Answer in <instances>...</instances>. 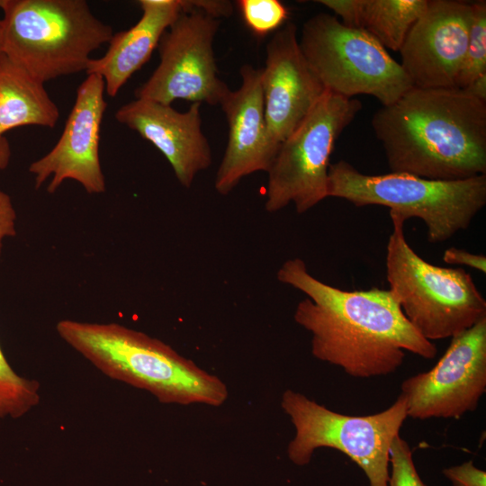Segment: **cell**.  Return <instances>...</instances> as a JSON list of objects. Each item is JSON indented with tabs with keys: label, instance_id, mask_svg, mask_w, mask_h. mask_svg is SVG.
<instances>
[{
	"label": "cell",
	"instance_id": "28",
	"mask_svg": "<svg viewBox=\"0 0 486 486\" xmlns=\"http://www.w3.org/2000/svg\"><path fill=\"white\" fill-rule=\"evenodd\" d=\"M464 90L470 95L486 103V73L476 77Z\"/></svg>",
	"mask_w": 486,
	"mask_h": 486
},
{
	"label": "cell",
	"instance_id": "21",
	"mask_svg": "<svg viewBox=\"0 0 486 486\" xmlns=\"http://www.w3.org/2000/svg\"><path fill=\"white\" fill-rule=\"evenodd\" d=\"M36 399V387L13 370L0 347V419L20 417Z\"/></svg>",
	"mask_w": 486,
	"mask_h": 486
},
{
	"label": "cell",
	"instance_id": "2",
	"mask_svg": "<svg viewBox=\"0 0 486 486\" xmlns=\"http://www.w3.org/2000/svg\"><path fill=\"white\" fill-rule=\"evenodd\" d=\"M372 126L391 172L445 181L486 175V103L464 89L412 86Z\"/></svg>",
	"mask_w": 486,
	"mask_h": 486
},
{
	"label": "cell",
	"instance_id": "13",
	"mask_svg": "<svg viewBox=\"0 0 486 486\" xmlns=\"http://www.w3.org/2000/svg\"><path fill=\"white\" fill-rule=\"evenodd\" d=\"M472 20V3L428 0L399 50L400 64L413 86L455 87Z\"/></svg>",
	"mask_w": 486,
	"mask_h": 486
},
{
	"label": "cell",
	"instance_id": "23",
	"mask_svg": "<svg viewBox=\"0 0 486 486\" xmlns=\"http://www.w3.org/2000/svg\"><path fill=\"white\" fill-rule=\"evenodd\" d=\"M389 456L391 473L388 486H427L416 469L410 445L400 434L391 444Z\"/></svg>",
	"mask_w": 486,
	"mask_h": 486
},
{
	"label": "cell",
	"instance_id": "22",
	"mask_svg": "<svg viewBox=\"0 0 486 486\" xmlns=\"http://www.w3.org/2000/svg\"><path fill=\"white\" fill-rule=\"evenodd\" d=\"M237 5L245 24L256 36L277 31L288 18L287 8L278 0H238Z\"/></svg>",
	"mask_w": 486,
	"mask_h": 486
},
{
	"label": "cell",
	"instance_id": "18",
	"mask_svg": "<svg viewBox=\"0 0 486 486\" xmlns=\"http://www.w3.org/2000/svg\"><path fill=\"white\" fill-rule=\"evenodd\" d=\"M57 104L39 81L3 53L0 55V138L14 128H54Z\"/></svg>",
	"mask_w": 486,
	"mask_h": 486
},
{
	"label": "cell",
	"instance_id": "10",
	"mask_svg": "<svg viewBox=\"0 0 486 486\" xmlns=\"http://www.w3.org/2000/svg\"><path fill=\"white\" fill-rule=\"evenodd\" d=\"M220 20L202 11H182L163 33L160 61L150 77L135 91L136 98L171 105L177 99L220 104L230 90L218 76L213 52Z\"/></svg>",
	"mask_w": 486,
	"mask_h": 486
},
{
	"label": "cell",
	"instance_id": "3",
	"mask_svg": "<svg viewBox=\"0 0 486 486\" xmlns=\"http://www.w3.org/2000/svg\"><path fill=\"white\" fill-rule=\"evenodd\" d=\"M57 331L95 365L161 402L218 407L228 399L221 379L143 332L117 323L69 320L59 321Z\"/></svg>",
	"mask_w": 486,
	"mask_h": 486
},
{
	"label": "cell",
	"instance_id": "7",
	"mask_svg": "<svg viewBox=\"0 0 486 486\" xmlns=\"http://www.w3.org/2000/svg\"><path fill=\"white\" fill-rule=\"evenodd\" d=\"M281 407L295 429L287 446L292 464L304 466L317 449L332 448L364 471L369 486H388L390 446L407 418L401 394L386 410L365 416L333 411L290 389L283 393Z\"/></svg>",
	"mask_w": 486,
	"mask_h": 486
},
{
	"label": "cell",
	"instance_id": "27",
	"mask_svg": "<svg viewBox=\"0 0 486 486\" xmlns=\"http://www.w3.org/2000/svg\"><path fill=\"white\" fill-rule=\"evenodd\" d=\"M443 260L447 264L464 265L476 269L483 274L486 273V257L464 249L449 248L443 254Z\"/></svg>",
	"mask_w": 486,
	"mask_h": 486
},
{
	"label": "cell",
	"instance_id": "6",
	"mask_svg": "<svg viewBox=\"0 0 486 486\" xmlns=\"http://www.w3.org/2000/svg\"><path fill=\"white\" fill-rule=\"evenodd\" d=\"M393 230L387 244L390 291L412 327L426 339L453 338L486 318V301L463 268L434 266L409 245L404 222L390 213Z\"/></svg>",
	"mask_w": 486,
	"mask_h": 486
},
{
	"label": "cell",
	"instance_id": "25",
	"mask_svg": "<svg viewBox=\"0 0 486 486\" xmlns=\"http://www.w3.org/2000/svg\"><path fill=\"white\" fill-rule=\"evenodd\" d=\"M16 212L11 197L0 189V255L3 242L16 234Z\"/></svg>",
	"mask_w": 486,
	"mask_h": 486
},
{
	"label": "cell",
	"instance_id": "14",
	"mask_svg": "<svg viewBox=\"0 0 486 486\" xmlns=\"http://www.w3.org/2000/svg\"><path fill=\"white\" fill-rule=\"evenodd\" d=\"M261 86L268 136L278 150L325 93L301 50L292 22L278 29L268 41Z\"/></svg>",
	"mask_w": 486,
	"mask_h": 486
},
{
	"label": "cell",
	"instance_id": "19",
	"mask_svg": "<svg viewBox=\"0 0 486 486\" xmlns=\"http://www.w3.org/2000/svg\"><path fill=\"white\" fill-rule=\"evenodd\" d=\"M428 0H359L357 29L374 36L385 49L399 51Z\"/></svg>",
	"mask_w": 486,
	"mask_h": 486
},
{
	"label": "cell",
	"instance_id": "20",
	"mask_svg": "<svg viewBox=\"0 0 486 486\" xmlns=\"http://www.w3.org/2000/svg\"><path fill=\"white\" fill-rule=\"evenodd\" d=\"M486 73V2L472 3V20L469 40L455 87L464 89Z\"/></svg>",
	"mask_w": 486,
	"mask_h": 486
},
{
	"label": "cell",
	"instance_id": "5",
	"mask_svg": "<svg viewBox=\"0 0 486 486\" xmlns=\"http://www.w3.org/2000/svg\"><path fill=\"white\" fill-rule=\"evenodd\" d=\"M328 196L356 207L380 205L402 220L419 218L430 243L466 230L486 204V175L462 180H431L406 173L370 176L346 161L328 167Z\"/></svg>",
	"mask_w": 486,
	"mask_h": 486
},
{
	"label": "cell",
	"instance_id": "17",
	"mask_svg": "<svg viewBox=\"0 0 486 486\" xmlns=\"http://www.w3.org/2000/svg\"><path fill=\"white\" fill-rule=\"evenodd\" d=\"M142 14L130 29L116 32L104 56L91 58L86 74L100 76L105 93L114 97L129 78L149 58L158 42L182 12L181 0H140Z\"/></svg>",
	"mask_w": 486,
	"mask_h": 486
},
{
	"label": "cell",
	"instance_id": "4",
	"mask_svg": "<svg viewBox=\"0 0 486 486\" xmlns=\"http://www.w3.org/2000/svg\"><path fill=\"white\" fill-rule=\"evenodd\" d=\"M2 53L39 81L86 71L113 36L85 0H0Z\"/></svg>",
	"mask_w": 486,
	"mask_h": 486
},
{
	"label": "cell",
	"instance_id": "1",
	"mask_svg": "<svg viewBox=\"0 0 486 486\" xmlns=\"http://www.w3.org/2000/svg\"><path fill=\"white\" fill-rule=\"evenodd\" d=\"M276 275L307 296L293 319L311 334L312 356L348 375L391 374L402 364L405 351L425 359L436 356V346L412 327L390 290L334 287L311 275L299 257L286 260Z\"/></svg>",
	"mask_w": 486,
	"mask_h": 486
},
{
	"label": "cell",
	"instance_id": "30",
	"mask_svg": "<svg viewBox=\"0 0 486 486\" xmlns=\"http://www.w3.org/2000/svg\"><path fill=\"white\" fill-rule=\"evenodd\" d=\"M2 30H3V24H2V20L0 19V55L2 54Z\"/></svg>",
	"mask_w": 486,
	"mask_h": 486
},
{
	"label": "cell",
	"instance_id": "9",
	"mask_svg": "<svg viewBox=\"0 0 486 486\" xmlns=\"http://www.w3.org/2000/svg\"><path fill=\"white\" fill-rule=\"evenodd\" d=\"M362 108L356 98L325 91L300 126L283 141L267 171L268 212L292 202L299 214L328 196L329 158L341 132Z\"/></svg>",
	"mask_w": 486,
	"mask_h": 486
},
{
	"label": "cell",
	"instance_id": "16",
	"mask_svg": "<svg viewBox=\"0 0 486 486\" xmlns=\"http://www.w3.org/2000/svg\"><path fill=\"white\" fill-rule=\"evenodd\" d=\"M200 103L186 112L136 98L121 106L115 119L152 143L167 159L179 183L189 188L198 173L212 164V151L202 130Z\"/></svg>",
	"mask_w": 486,
	"mask_h": 486
},
{
	"label": "cell",
	"instance_id": "11",
	"mask_svg": "<svg viewBox=\"0 0 486 486\" xmlns=\"http://www.w3.org/2000/svg\"><path fill=\"white\" fill-rule=\"evenodd\" d=\"M451 338L433 368L401 382L407 417L457 419L476 410L486 391V318Z\"/></svg>",
	"mask_w": 486,
	"mask_h": 486
},
{
	"label": "cell",
	"instance_id": "29",
	"mask_svg": "<svg viewBox=\"0 0 486 486\" xmlns=\"http://www.w3.org/2000/svg\"><path fill=\"white\" fill-rule=\"evenodd\" d=\"M12 150L7 139L4 136L0 138V170L5 169L11 159Z\"/></svg>",
	"mask_w": 486,
	"mask_h": 486
},
{
	"label": "cell",
	"instance_id": "26",
	"mask_svg": "<svg viewBox=\"0 0 486 486\" xmlns=\"http://www.w3.org/2000/svg\"><path fill=\"white\" fill-rule=\"evenodd\" d=\"M182 5L183 10L197 9L218 20L230 16L233 12L231 2L223 0H182Z\"/></svg>",
	"mask_w": 486,
	"mask_h": 486
},
{
	"label": "cell",
	"instance_id": "8",
	"mask_svg": "<svg viewBox=\"0 0 486 486\" xmlns=\"http://www.w3.org/2000/svg\"><path fill=\"white\" fill-rule=\"evenodd\" d=\"M299 45L325 91L347 98L369 94L387 106L413 86L374 36L346 26L336 16L320 14L308 19Z\"/></svg>",
	"mask_w": 486,
	"mask_h": 486
},
{
	"label": "cell",
	"instance_id": "12",
	"mask_svg": "<svg viewBox=\"0 0 486 486\" xmlns=\"http://www.w3.org/2000/svg\"><path fill=\"white\" fill-rule=\"evenodd\" d=\"M103 78L87 75L76 90L72 110L56 145L33 161L29 172L39 189L50 177L47 192L53 194L66 181L79 183L88 194H103L105 177L99 157L101 123L107 103Z\"/></svg>",
	"mask_w": 486,
	"mask_h": 486
},
{
	"label": "cell",
	"instance_id": "24",
	"mask_svg": "<svg viewBox=\"0 0 486 486\" xmlns=\"http://www.w3.org/2000/svg\"><path fill=\"white\" fill-rule=\"evenodd\" d=\"M443 475L452 486H486V472L479 469L472 460L445 468Z\"/></svg>",
	"mask_w": 486,
	"mask_h": 486
},
{
	"label": "cell",
	"instance_id": "15",
	"mask_svg": "<svg viewBox=\"0 0 486 486\" xmlns=\"http://www.w3.org/2000/svg\"><path fill=\"white\" fill-rule=\"evenodd\" d=\"M241 85L230 90L220 105L226 115L229 134L218 167L214 187L228 194L240 180L253 173L266 172L277 153L267 132L261 86V68L244 65Z\"/></svg>",
	"mask_w": 486,
	"mask_h": 486
}]
</instances>
